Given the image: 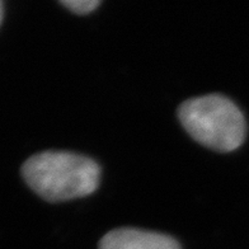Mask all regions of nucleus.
<instances>
[{
	"label": "nucleus",
	"instance_id": "nucleus-1",
	"mask_svg": "<svg viewBox=\"0 0 249 249\" xmlns=\"http://www.w3.org/2000/svg\"><path fill=\"white\" fill-rule=\"evenodd\" d=\"M26 183L50 202L92 195L99 186L101 168L93 159L70 151H42L24 161Z\"/></svg>",
	"mask_w": 249,
	"mask_h": 249
},
{
	"label": "nucleus",
	"instance_id": "nucleus-2",
	"mask_svg": "<svg viewBox=\"0 0 249 249\" xmlns=\"http://www.w3.org/2000/svg\"><path fill=\"white\" fill-rule=\"evenodd\" d=\"M178 118L197 142L216 151L235 150L246 139V118L239 107L224 95L188 99L179 106Z\"/></svg>",
	"mask_w": 249,
	"mask_h": 249
},
{
	"label": "nucleus",
	"instance_id": "nucleus-3",
	"mask_svg": "<svg viewBox=\"0 0 249 249\" xmlns=\"http://www.w3.org/2000/svg\"><path fill=\"white\" fill-rule=\"evenodd\" d=\"M99 249H180L179 243L165 234L120 228L111 230L99 242Z\"/></svg>",
	"mask_w": 249,
	"mask_h": 249
},
{
	"label": "nucleus",
	"instance_id": "nucleus-4",
	"mask_svg": "<svg viewBox=\"0 0 249 249\" xmlns=\"http://www.w3.org/2000/svg\"><path fill=\"white\" fill-rule=\"evenodd\" d=\"M61 4L72 13L86 16L101 5L99 0H62Z\"/></svg>",
	"mask_w": 249,
	"mask_h": 249
},
{
	"label": "nucleus",
	"instance_id": "nucleus-5",
	"mask_svg": "<svg viewBox=\"0 0 249 249\" xmlns=\"http://www.w3.org/2000/svg\"><path fill=\"white\" fill-rule=\"evenodd\" d=\"M1 18H3V4L0 1V22H1Z\"/></svg>",
	"mask_w": 249,
	"mask_h": 249
}]
</instances>
